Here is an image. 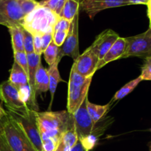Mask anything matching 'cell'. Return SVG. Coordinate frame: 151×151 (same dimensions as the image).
I'll return each mask as SVG.
<instances>
[{"label":"cell","mask_w":151,"mask_h":151,"mask_svg":"<svg viewBox=\"0 0 151 151\" xmlns=\"http://www.w3.org/2000/svg\"><path fill=\"white\" fill-rule=\"evenodd\" d=\"M35 116L41 139L51 138L59 142L63 134L74 127L72 115L66 111L44 112L35 111Z\"/></svg>","instance_id":"cell-1"},{"label":"cell","mask_w":151,"mask_h":151,"mask_svg":"<svg viewBox=\"0 0 151 151\" xmlns=\"http://www.w3.org/2000/svg\"><path fill=\"white\" fill-rule=\"evenodd\" d=\"M39 3V2H38ZM60 16L45 7L39 5L25 16L22 27L32 35L53 32Z\"/></svg>","instance_id":"cell-2"},{"label":"cell","mask_w":151,"mask_h":151,"mask_svg":"<svg viewBox=\"0 0 151 151\" xmlns=\"http://www.w3.org/2000/svg\"><path fill=\"white\" fill-rule=\"evenodd\" d=\"M92 77L85 78L72 67L68 88L67 111L73 114L88 97V91Z\"/></svg>","instance_id":"cell-3"},{"label":"cell","mask_w":151,"mask_h":151,"mask_svg":"<svg viewBox=\"0 0 151 151\" xmlns=\"http://www.w3.org/2000/svg\"><path fill=\"white\" fill-rule=\"evenodd\" d=\"M9 116L21 128L35 151H43L42 139L38 131L35 110L28 109L22 112L9 111Z\"/></svg>","instance_id":"cell-4"},{"label":"cell","mask_w":151,"mask_h":151,"mask_svg":"<svg viewBox=\"0 0 151 151\" xmlns=\"http://www.w3.org/2000/svg\"><path fill=\"white\" fill-rule=\"evenodd\" d=\"M1 126V137L12 151H35L23 131L9 115Z\"/></svg>","instance_id":"cell-5"},{"label":"cell","mask_w":151,"mask_h":151,"mask_svg":"<svg viewBox=\"0 0 151 151\" xmlns=\"http://www.w3.org/2000/svg\"><path fill=\"white\" fill-rule=\"evenodd\" d=\"M126 50L122 58L140 57L143 58L151 57V29L134 36L125 38Z\"/></svg>","instance_id":"cell-6"},{"label":"cell","mask_w":151,"mask_h":151,"mask_svg":"<svg viewBox=\"0 0 151 151\" xmlns=\"http://www.w3.org/2000/svg\"><path fill=\"white\" fill-rule=\"evenodd\" d=\"M0 100L4 103L8 111L22 112L30 109L20 91L9 81L0 83Z\"/></svg>","instance_id":"cell-7"},{"label":"cell","mask_w":151,"mask_h":151,"mask_svg":"<svg viewBox=\"0 0 151 151\" xmlns=\"http://www.w3.org/2000/svg\"><path fill=\"white\" fill-rule=\"evenodd\" d=\"M24 17L18 0H0V24L7 28L22 27Z\"/></svg>","instance_id":"cell-8"},{"label":"cell","mask_w":151,"mask_h":151,"mask_svg":"<svg viewBox=\"0 0 151 151\" xmlns=\"http://www.w3.org/2000/svg\"><path fill=\"white\" fill-rule=\"evenodd\" d=\"M78 19H79V13H78L75 16L73 20L71 22V26L67 37L61 47H59L58 60H60L63 56H69L75 60L80 55Z\"/></svg>","instance_id":"cell-9"},{"label":"cell","mask_w":151,"mask_h":151,"mask_svg":"<svg viewBox=\"0 0 151 151\" xmlns=\"http://www.w3.org/2000/svg\"><path fill=\"white\" fill-rule=\"evenodd\" d=\"M99 58L97 53L91 47H88L82 54L74 60L72 68L82 76L91 78L97 71Z\"/></svg>","instance_id":"cell-10"},{"label":"cell","mask_w":151,"mask_h":151,"mask_svg":"<svg viewBox=\"0 0 151 151\" xmlns=\"http://www.w3.org/2000/svg\"><path fill=\"white\" fill-rule=\"evenodd\" d=\"M72 117L78 139H83L93 132L94 123L87 111L86 98L81 104L79 109L72 114Z\"/></svg>","instance_id":"cell-11"},{"label":"cell","mask_w":151,"mask_h":151,"mask_svg":"<svg viewBox=\"0 0 151 151\" xmlns=\"http://www.w3.org/2000/svg\"><path fill=\"white\" fill-rule=\"evenodd\" d=\"M127 5H130L128 0H81L80 1V8L91 19H94L97 13L106 9Z\"/></svg>","instance_id":"cell-12"},{"label":"cell","mask_w":151,"mask_h":151,"mask_svg":"<svg viewBox=\"0 0 151 151\" xmlns=\"http://www.w3.org/2000/svg\"><path fill=\"white\" fill-rule=\"evenodd\" d=\"M119 37L116 32L111 29H106L97 35L95 41L90 47L97 53L99 60L104 57Z\"/></svg>","instance_id":"cell-13"},{"label":"cell","mask_w":151,"mask_h":151,"mask_svg":"<svg viewBox=\"0 0 151 151\" xmlns=\"http://www.w3.org/2000/svg\"><path fill=\"white\" fill-rule=\"evenodd\" d=\"M28 61V86L29 90V97L32 101V104L36 106V100H35V96H36V91L35 87V75H36L37 70L41 63V55H36L35 53L27 55Z\"/></svg>","instance_id":"cell-14"},{"label":"cell","mask_w":151,"mask_h":151,"mask_svg":"<svg viewBox=\"0 0 151 151\" xmlns=\"http://www.w3.org/2000/svg\"><path fill=\"white\" fill-rule=\"evenodd\" d=\"M125 50H126L125 38L119 37L118 39L115 41L114 44L111 47L110 50L105 55L104 57L101 60H99L97 71L100 69L102 67L106 66V64H108L110 62L122 58L124 54H125Z\"/></svg>","instance_id":"cell-15"},{"label":"cell","mask_w":151,"mask_h":151,"mask_svg":"<svg viewBox=\"0 0 151 151\" xmlns=\"http://www.w3.org/2000/svg\"><path fill=\"white\" fill-rule=\"evenodd\" d=\"M8 81L19 91H22L23 88L28 87L27 75L16 62H13L10 69Z\"/></svg>","instance_id":"cell-16"},{"label":"cell","mask_w":151,"mask_h":151,"mask_svg":"<svg viewBox=\"0 0 151 151\" xmlns=\"http://www.w3.org/2000/svg\"><path fill=\"white\" fill-rule=\"evenodd\" d=\"M60 62L59 60H56V61L52 65L50 66L49 69H47L49 75V81H50V85H49V90L51 94V103L50 106L52 103L53 98H54L55 92L57 88L58 84L60 82H65L61 78L60 72L58 70V63Z\"/></svg>","instance_id":"cell-17"},{"label":"cell","mask_w":151,"mask_h":151,"mask_svg":"<svg viewBox=\"0 0 151 151\" xmlns=\"http://www.w3.org/2000/svg\"><path fill=\"white\" fill-rule=\"evenodd\" d=\"M111 103H109L105 106H100V105L94 104L91 103L88 100V97H86V109L88 111V113L89 114L90 117L92 119L93 122L94 124L97 123L99 120L103 117L105 114L108 112V111L110 109V106Z\"/></svg>","instance_id":"cell-18"},{"label":"cell","mask_w":151,"mask_h":151,"mask_svg":"<svg viewBox=\"0 0 151 151\" xmlns=\"http://www.w3.org/2000/svg\"><path fill=\"white\" fill-rule=\"evenodd\" d=\"M49 75L47 69H45L42 64H40L35 75V91L39 93L47 92L49 90Z\"/></svg>","instance_id":"cell-19"},{"label":"cell","mask_w":151,"mask_h":151,"mask_svg":"<svg viewBox=\"0 0 151 151\" xmlns=\"http://www.w3.org/2000/svg\"><path fill=\"white\" fill-rule=\"evenodd\" d=\"M11 36L13 52H24V28L22 26L8 28Z\"/></svg>","instance_id":"cell-20"},{"label":"cell","mask_w":151,"mask_h":151,"mask_svg":"<svg viewBox=\"0 0 151 151\" xmlns=\"http://www.w3.org/2000/svg\"><path fill=\"white\" fill-rule=\"evenodd\" d=\"M80 0H66L60 17L72 22L75 16L79 13Z\"/></svg>","instance_id":"cell-21"},{"label":"cell","mask_w":151,"mask_h":151,"mask_svg":"<svg viewBox=\"0 0 151 151\" xmlns=\"http://www.w3.org/2000/svg\"><path fill=\"white\" fill-rule=\"evenodd\" d=\"M142 79L139 76L138 78H135V79L132 80L130 82H128V83L125 84L124 86H122L119 91H116L115 93L113 99H112L111 103L113 102H116L117 100H121V99L124 98L125 96H127L128 94H129L130 93L132 92L134 89L137 87V86L142 82Z\"/></svg>","instance_id":"cell-22"},{"label":"cell","mask_w":151,"mask_h":151,"mask_svg":"<svg viewBox=\"0 0 151 151\" xmlns=\"http://www.w3.org/2000/svg\"><path fill=\"white\" fill-rule=\"evenodd\" d=\"M78 137L77 135V133L75 131V126L72 128L66 131L63 134L60 141L63 143L65 147L68 151H70L71 148L76 144L78 142Z\"/></svg>","instance_id":"cell-23"},{"label":"cell","mask_w":151,"mask_h":151,"mask_svg":"<svg viewBox=\"0 0 151 151\" xmlns=\"http://www.w3.org/2000/svg\"><path fill=\"white\" fill-rule=\"evenodd\" d=\"M66 1V0H41L38 2L41 6L50 9L58 16H60Z\"/></svg>","instance_id":"cell-24"},{"label":"cell","mask_w":151,"mask_h":151,"mask_svg":"<svg viewBox=\"0 0 151 151\" xmlns=\"http://www.w3.org/2000/svg\"><path fill=\"white\" fill-rule=\"evenodd\" d=\"M58 50L59 47L52 41L44 51L43 53H44V59L49 66H51L56 61L58 55Z\"/></svg>","instance_id":"cell-25"},{"label":"cell","mask_w":151,"mask_h":151,"mask_svg":"<svg viewBox=\"0 0 151 151\" xmlns=\"http://www.w3.org/2000/svg\"><path fill=\"white\" fill-rule=\"evenodd\" d=\"M14 62L18 63L19 66L24 71L27 75H28V61L27 54L24 52H13Z\"/></svg>","instance_id":"cell-26"},{"label":"cell","mask_w":151,"mask_h":151,"mask_svg":"<svg viewBox=\"0 0 151 151\" xmlns=\"http://www.w3.org/2000/svg\"><path fill=\"white\" fill-rule=\"evenodd\" d=\"M24 50L27 55L34 53L33 35L24 29Z\"/></svg>","instance_id":"cell-27"},{"label":"cell","mask_w":151,"mask_h":151,"mask_svg":"<svg viewBox=\"0 0 151 151\" xmlns=\"http://www.w3.org/2000/svg\"><path fill=\"white\" fill-rule=\"evenodd\" d=\"M18 1L24 16H27L39 5L36 0H18Z\"/></svg>","instance_id":"cell-28"},{"label":"cell","mask_w":151,"mask_h":151,"mask_svg":"<svg viewBox=\"0 0 151 151\" xmlns=\"http://www.w3.org/2000/svg\"><path fill=\"white\" fill-rule=\"evenodd\" d=\"M139 77L142 81H151V57L145 59Z\"/></svg>","instance_id":"cell-29"},{"label":"cell","mask_w":151,"mask_h":151,"mask_svg":"<svg viewBox=\"0 0 151 151\" xmlns=\"http://www.w3.org/2000/svg\"><path fill=\"white\" fill-rule=\"evenodd\" d=\"M69 29L68 30H54L53 31L52 41L58 47H61L62 44L66 40L69 33Z\"/></svg>","instance_id":"cell-30"},{"label":"cell","mask_w":151,"mask_h":151,"mask_svg":"<svg viewBox=\"0 0 151 151\" xmlns=\"http://www.w3.org/2000/svg\"><path fill=\"white\" fill-rule=\"evenodd\" d=\"M58 142L51 138H46L42 139L43 151H55L58 145Z\"/></svg>","instance_id":"cell-31"},{"label":"cell","mask_w":151,"mask_h":151,"mask_svg":"<svg viewBox=\"0 0 151 151\" xmlns=\"http://www.w3.org/2000/svg\"><path fill=\"white\" fill-rule=\"evenodd\" d=\"M71 26V22L60 17L54 27V30H68Z\"/></svg>","instance_id":"cell-32"},{"label":"cell","mask_w":151,"mask_h":151,"mask_svg":"<svg viewBox=\"0 0 151 151\" xmlns=\"http://www.w3.org/2000/svg\"><path fill=\"white\" fill-rule=\"evenodd\" d=\"M53 38V32H47L41 35V44H42V50L44 52V50L47 48L50 43L52 41Z\"/></svg>","instance_id":"cell-33"},{"label":"cell","mask_w":151,"mask_h":151,"mask_svg":"<svg viewBox=\"0 0 151 151\" xmlns=\"http://www.w3.org/2000/svg\"><path fill=\"white\" fill-rule=\"evenodd\" d=\"M33 47L34 53L36 55H41L43 53L42 44H41V35H33Z\"/></svg>","instance_id":"cell-34"},{"label":"cell","mask_w":151,"mask_h":151,"mask_svg":"<svg viewBox=\"0 0 151 151\" xmlns=\"http://www.w3.org/2000/svg\"><path fill=\"white\" fill-rule=\"evenodd\" d=\"M7 116H8V113L0 106V125H1V124L7 119Z\"/></svg>","instance_id":"cell-35"},{"label":"cell","mask_w":151,"mask_h":151,"mask_svg":"<svg viewBox=\"0 0 151 151\" xmlns=\"http://www.w3.org/2000/svg\"><path fill=\"white\" fill-rule=\"evenodd\" d=\"M70 151H86L85 149H84V147H83L82 144L81 143V142L78 140V142L76 143V144L75 145L73 146V147L71 148Z\"/></svg>","instance_id":"cell-36"},{"label":"cell","mask_w":151,"mask_h":151,"mask_svg":"<svg viewBox=\"0 0 151 151\" xmlns=\"http://www.w3.org/2000/svg\"><path fill=\"white\" fill-rule=\"evenodd\" d=\"M129 4H145L147 5L149 0H128Z\"/></svg>","instance_id":"cell-37"},{"label":"cell","mask_w":151,"mask_h":151,"mask_svg":"<svg viewBox=\"0 0 151 151\" xmlns=\"http://www.w3.org/2000/svg\"><path fill=\"white\" fill-rule=\"evenodd\" d=\"M1 151H12L11 149L6 144L4 139L1 137Z\"/></svg>","instance_id":"cell-38"},{"label":"cell","mask_w":151,"mask_h":151,"mask_svg":"<svg viewBox=\"0 0 151 151\" xmlns=\"http://www.w3.org/2000/svg\"><path fill=\"white\" fill-rule=\"evenodd\" d=\"M55 151H68V150L66 149V147H65L63 143L61 141H60L59 142L57 148L55 149Z\"/></svg>","instance_id":"cell-39"},{"label":"cell","mask_w":151,"mask_h":151,"mask_svg":"<svg viewBox=\"0 0 151 151\" xmlns=\"http://www.w3.org/2000/svg\"><path fill=\"white\" fill-rule=\"evenodd\" d=\"M147 6V16H148L150 22H151V0H149Z\"/></svg>","instance_id":"cell-40"},{"label":"cell","mask_w":151,"mask_h":151,"mask_svg":"<svg viewBox=\"0 0 151 151\" xmlns=\"http://www.w3.org/2000/svg\"><path fill=\"white\" fill-rule=\"evenodd\" d=\"M2 134H3L2 126H1V125H0V137H1V136H2Z\"/></svg>","instance_id":"cell-41"},{"label":"cell","mask_w":151,"mask_h":151,"mask_svg":"<svg viewBox=\"0 0 151 151\" xmlns=\"http://www.w3.org/2000/svg\"><path fill=\"white\" fill-rule=\"evenodd\" d=\"M0 151H1V137H0Z\"/></svg>","instance_id":"cell-42"},{"label":"cell","mask_w":151,"mask_h":151,"mask_svg":"<svg viewBox=\"0 0 151 151\" xmlns=\"http://www.w3.org/2000/svg\"><path fill=\"white\" fill-rule=\"evenodd\" d=\"M149 28L151 29V22H150V25H149Z\"/></svg>","instance_id":"cell-43"},{"label":"cell","mask_w":151,"mask_h":151,"mask_svg":"<svg viewBox=\"0 0 151 151\" xmlns=\"http://www.w3.org/2000/svg\"><path fill=\"white\" fill-rule=\"evenodd\" d=\"M149 149H150V150L151 151V142H150V146H149Z\"/></svg>","instance_id":"cell-44"}]
</instances>
